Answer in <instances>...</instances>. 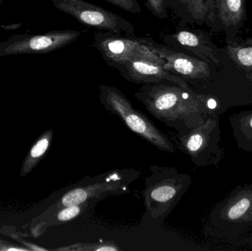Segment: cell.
Masks as SVG:
<instances>
[{"mask_svg": "<svg viewBox=\"0 0 252 251\" xmlns=\"http://www.w3.org/2000/svg\"><path fill=\"white\" fill-rule=\"evenodd\" d=\"M139 39L165 61L164 69L182 78L189 86H201L219 75L221 66L158 44L150 37Z\"/></svg>", "mask_w": 252, "mask_h": 251, "instance_id": "5", "label": "cell"}, {"mask_svg": "<svg viewBox=\"0 0 252 251\" xmlns=\"http://www.w3.org/2000/svg\"><path fill=\"white\" fill-rule=\"evenodd\" d=\"M3 1H4V0H0V6H1V4H2Z\"/></svg>", "mask_w": 252, "mask_h": 251, "instance_id": "22", "label": "cell"}, {"mask_svg": "<svg viewBox=\"0 0 252 251\" xmlns=\"http://www.w3.org/2000/svg\"><path fill=\"white\" fill-rule=\"evenodd\" d=\"M99 99L106 111L118 116L136 135L161 151L170 153L176 152V146L173 141L159 131L145 115L136 110L122 91L115 87L101 84Z\"/></svg>", "mask_w": 252, "mask_h": 251, "instance_id": "3", "label": "cell"}, {"mask_svg": "<svg viewBox=\"0 0 252 251\" xmlns=\"http://www.w3.org/2000/svg\"><path fill=\"white\" fill-rule=\"evenodd\" d=\"M164 45L178 51L188 53L207 62L222 66L228 60L223 48L212 41L210 35L201 29H179L162 36Z\"/></svg>", "mask_w": 252, "mask_h": 251, "instance_id": "9", "label": "cell"}, {"mask_svg": "<svg viewBox=\"0 0 252 251\" xmlns=\"http://www.w3.org/2000/svg\"><path fill=\"white\" fill-rule=\"evenodd\" d=\"M247 19L246 0H213L207 26L213 32H223L226 38L238 36Z\"/></svg>", "mask_w": 252, "mask_h": 251, "instance_id": "11", "label": "cell"}, {"mask_svg": "<svg viewBox=\"0 0 252 251\" xmlns=\"http://www.w3.org/2000/svg\"><path fill=\"white\" fill-rule=\"evenodd\" d=\"M58 10L72 16L80 23L100 31H110L134 36L133 25L124 18L84 0H52Z\"/></svg>", "mask_w": 252, "mask_h": 251, "instance_id": "6", "label": "cell"}, {"mask_svg": "<svg viewBox=\"0 0 252 251\" xmlns=\"http://www.w3.org/2000/svg\"><path fill=\"white\" fill-rule=\"evenodd\" d=\"M97 202V200H89L81 204L72 205V206L62 208L57 210L56 215V220L61 223L72 221L84 213L87 209H91V207H93Z\"/></svg>", "mask_w": 252, "mask_h": 251, "instance_id": "15", "label": "cell"}, {"mask_svg": "<svg viewBox=\"0 0 252 251\" xmlns=\"http://www.w3.org/2000/svg\"></svg>", "mask_w": 252, "mask_h": 251, "instance_id": "24", "label": "cell"}, {"mask_svg": "<svg viewBox=\"0 0 252 251\" xmlns=\"http://www.w3.org/2000/svg\"><path fill=\"white\" fill-rule=\"evenodd\" d=\"M167 4L186 23L202 25L208 23L213 0H167Z\"/></svg>", "mask_w": 252, "mask_h": 251, "instance_id": "12", "label": "cell"}, {"mask_svg": "<svg viewBox=\"0 0 252 251\" xmlns=\"http://www.w3.org/2000/svg\"><path fill=\"white\" fill-rule=\"evenodd\" d=\"M104 1L130 13L138 14L142 12V8L137 0H104Z\"/></svg>", "mask_w": 252, "mask_h": 251, "instance_id": "18", "label": "cell"}, {"mask_svg": "<svg viewBox=\"0 0 252 251\" xmlns=\"http://www.w3.org/2000/svg\"><path fill=\"white\" fill-rule=\"evenodd\" d=\"M146 5L150 11L158 19L168 17L167 0H146Z\"/></svg>", "mask_w": 252, "mask_h": 251, "instance_id": "17", "label": "cell"}, {"mask_svg": "<svg viewBox=\"0 0 252 251\" xmlns=\"http://www.w3.org/2000/svg\"><path fill=\"white\" fill-rule=\"evenodd\" d=\"M84 32L64 29L40 34H14L0 42V57L50 53L72 44Z\"/></svg>", "mask_w": 252, "mask_h": 251, "instance_id": "7", "label": "cell"}, {"mask_svg": "<svg viewBox=\"0 0 252 251\" xmlns=\"http://www.w3.org/2000/svg\"><path fill=\"white\" fill-rule=\"evenodd\" d=\"M207 106H208L209 109L213 110V109H215L217 107V102H216L214 99L210 98V100H208Z\"/></svg>", "mask_w": 252, "mask_h": 251, "instance_id": "21", "label": "cell"}, {"mask_svg": "<svg viewBox=\"0 0 252 251\" xmlns=\"http://www.w3.org/2000/svg\"><path fill=\"white\" fill-rule=\"evenodd\" d=\"M142 192L145 205L144 221L161 223L176 206L189 186L188 175L171 167L152 165Z\"/></svg>", "mask_w": 252, "mask_h": 251, "instance_id": "2", "label": "cell"}, {"mask_svg": "<svg viewBox=\"0 0 252 251\" xmlns=\"http://www.w3.org/2000/svg\"><path fill=\"white\" fill-rule=\"evenodd\" d=\"M226 45L223 47L226 56L236 67L252 76V37L244 39L236 36L225 37Z\"/></svg>", "mask_w": 252, "mask_h": 251, "instance_id": "13", "label": "cell"}, {"mask_svg": "<svg viewBox=\"0 0 252 251\" xmlns=\"http://www.w3.org/2000/svg\"><path fill=\"white\" fill-rule=\"evenodd\" d=\"M106 63L111 67L118 69L121 76L129 82L143 85L164 83L190 88L182 78L149 60L133 58Z\"/></svg>", "mask_w": 252, "mask_h": 251, "instance_id": "10", "label": "cell"}, {"mask_svg": "<svg viewBox=\"0 0 252 251\" xmlns=\"http://www.w3.org/2000/svg\"><path fill=\"white\" fill-rule=\"evenodd\" d=\"M22 26V23H13L9 24V25H1L0 28L1 29H4V30L10 31V30H16V29H19Z\"/></svg>", "mask_w": 252, "mask_h": 251, "instance_id": "20", "label": "cell"}, {"mask_svg": "<svg viewBox=\"0 0 252 251\" xmlns=\"http://www.w3.org/2000/svg\"><path fill=\"white\" fill-rule=\"evenodd\" d=\"M250 125H251V127L252 128V119L251 122H250Z\"/></svg>", "mask_w": 252, "mask_h": 251, "instance_id": "23", "label": "cell"}, {"mask_svg": "<svg viewBox=\"0 0 252 251\" xmlns=\"http://www.w3.org/2000/svg\"><path fill=\"white\" fill-rule=\"evenodd\" d=\"M62 250L75 251H118L121 248L114 242L100 243H76Z\"/></svg>", "mask_w": 252, "mask_h": 251, "instance_id": "16", "label": "cell"}, {"mask_svg": "<svg viewBox=\"0 0 252 251\" xmlns=\"http://www.w3.org/2000/svg\"><path fill=\"white\" fill-rule=\"evenodd\" d=\"M93 46L106 61L140 58L164 66L165 61L150 50L139 38L110 31L94 32Z\"/></svg>", "mask_w": 252, "mask_h": 251, "instance_id": "8", "label": "cell"}, {"mask_svg": "<svg viewBox=\"0 0 252 251\" xmlns=\"http://www.w3.org/2000/svg\"><path fill=\"white\" fill-rule=\"evenodd\" d=\"M140 172L135 169H114L106 173L82 180L68 190L55 205L56 211L81 204L89 200H97L112 195L128 191L129 186L137 179Z\"/></svg>", "mask_w": 252, "mask_h": 251, "instance_id": "4", "label": "cell"}, {"mask_svg": "<svg viewBox=\"0 0 252 251\" xmlns=\"http://www.w3.org/2000/svg\"><path fill=\"white\" fill-rule=\"evenodd\" d=\"M250 207V201L249 199L244 198L235 203L228 212V217L231 220H237L241 218Z\"/></svg>", "mask_w": 252, "mask_h": 251, "instance_id": "19", "label": "cell"}, {"mask_svg": "<svg viewBox=\"0 0 252 251\" xmlns=\"http://www.w3.org/2000/svg\"><path fill=\"white\" fill-rule=\"evenodd\" d=\"M134 96L154 118L178 134L188 132L198 124L197 113L202 97L191 88L164 83L144 84Z\"/></svg>", "mask_w": 252, "mask_h": 251, "instance_id": "1", "label": "cell"}, {"mask_svg": "<svg viewBox=\"0 0 252 251\" xmlns=\"http://www.w3.org/2000/svg\"><path fill=\"white\" fill-rule=\"evenodd\" d=\"M53 137V130L50 129L45 131L36 142L32 146L26 158L24 160L21 168V176H26L31 172V171L37 166L40 161L41 160L44 155L47 153L51 144Z\"/></svg>", "mask_w": 252, "mask_h": 251, "instance_id": "14", "label": "cell"}]
</instances>
